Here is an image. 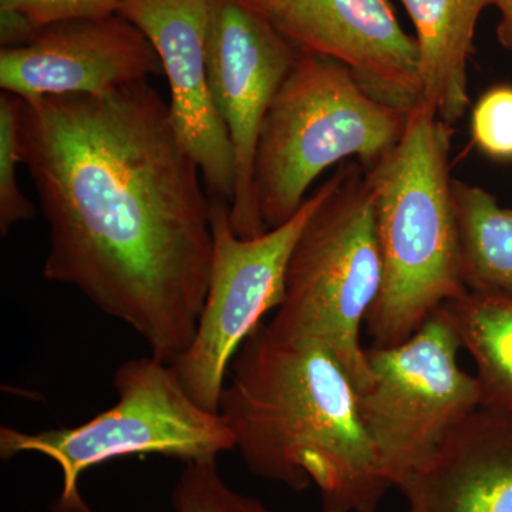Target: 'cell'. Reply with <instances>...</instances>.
Here are the masks:
<instances>
[{"label":"cell","mask_w":512,"mask_h":512,"mask_svg":"<svg viewBox=\"0 0 512 512\" xmlns=\"http://www.w3.org/2000/svg\"><path fill=\"white\" fill-rule=\"evenodd\" d=\"M501 13V23L498 26V39L505 49L512 52V0H493Z\"/></svg>","instance_id":"22"},{"label":"cell","mask_w":512,"mask_h":512,"mask_svg":"<svg viewBox=\"0 0 512 512\" xmlns=\"http://www.w3.org/2000/svg\"><path fill=\"white\" fill-rule=\"evenodd\" d=\"M382 281L375 198L362 165L346 161L293 248L284 302L269 325L322 343L338 357L357 392H365L372 372L360 332Z\"/></svg>","instance_id":"5"},{"label":"cell","mask_w":512,"mask_h":512,"mask_svg":"<svg viewBox=\"0 0 512 512\" xmlns=\"http://www.w3.org/2000/svg\"><path fill=\"white\" fill-rule=\"evenodd\" d=\"M296 53L298 47L245 0H212L207 30L208 84L234 153L229 220L241 238L266 232L254 184L256 148L266 113Z\"/></svg>","instance_id":"9"},{"label":"cell","mask_w":512,"mask_h":512,"mask_svg":"<svg viewBox=\"0 0 512 512\" xmlns=\"http://www.w3.org/2000/svg\"><path fill=\"white\" fill-rule=\"evenodd\" d=\"M444 306L476 363L481 407L512 416V299L467 292Z\"/></svg>","instance_id":"16"},{"label":"cell","mask_w":512,"mask_h":512,"mask_svg":"<svg viewBox=\"0 0 512 512\" xmlns=\"http://www.w3.org/2000/svg\"><path fill=\"white\" fill-rule=\"evenodd\" d=\"M407 512H512V416L478 409L397 485Z\"/></svg>","instance_id":"13"},{"label":"cell","mask_w":512,"mask_h":512,"mask_svg":"<svg viewBox=\"0 0 512 512\" xmlns=\"http://www.w3.org/2000/svg\"><path fill=\"white\" fill-rule=\"evenodd\" d=\"M293 46L348 67L383 103L421 100L419 50L389 0H245Z\"/></svg>","instance_id":"10"},{"label":"cell","mask_w":512,"mask_h":512,"mask_svg":"<svg viewBox=\"0 0 512 512\" xmlns=\"http://www.w3.org/2000/svg\"><path fill=\"white\" fill-rule=\"evenodd\" d=\"M471 137L478 150L494 160H512V87L485 92L471 116Z\"/></svg>","instance_id":"19"},{"label":"cell","mask_w":512,"mask_h":512,"mask_svg":"<svg viewBox=\"0 0 512 512\" xmlns=\"http://www.w3.org/2000/svg\"><path fill=\"white\" fill-rule=\"evenodd\" d=\"M212 0H123L119 15L136 25L157 50L171 90V113L181 140L200 167L211 200L231 207L234 153L212 101L207 30Z\"/></svg>","instance_id":"12"},{"label":"cell","mask_w":512,"mask_h":512,"mask_svg":"<svg viewBox=\"0 0 512 512\" xmlns=\"http://www.w3.org/2000/svg\"><path fill=\"white\" fill-rule=\"evenodd\" d=\"M113 383L117 403L80 426L35 433L0 429L2 460L36 453L62 470V493L52 512H93L80 494V477L114 458L163 456L192 463L217 460L235 448L224 417L202 409L170 363L153 356L128 360Z\"/></svg>","instance_id":"6"},{"label":"cell","mask_w":512,"mask_h":512,"mask_svg":"<svg viewBox=\"0 0 512 512\" xmlns=\"http://www.w3.org/2000/svg\"><path fill=\"white\" fill-rule=\"evenodd\" d=\"M220 414L251 473L295 491L315 485L322 512H376L393 488L355 383L316 340L262 323L229 367Z\"/></svg>","instance_id":"2"},{"label":"cell","mask_w":512,"mask_h":512,"mask_svg":"<svg viewBox=\"0 0 512 512\" xmlns=\"http://www.w3.org/2000/svg\"><path fill=\"white\" fill-rule=\"evenodd\" d=\"M453 197L467 291L512 299V210L460 180H453Z\"/></svg>","instance_id":"15"},{"label":"cell","mask_w":512,"mask_h":512,"mask_svg":"<svg viewBox=\"0 0 512 512\" xmlns=\"http://www.w3.org/2000/svg\"><path fill=\"white\" fill-rule=\"evenodd\" d=\"M37 28L15 10L0 9V43L2 47L25 45Z\"/></svg>","instance_id":"21"},{"label":"cell","mask_w":512,"mask_h":512,"mask_svg":"<svg viewBox=\"0 0 512 512\" xmlns=\"http://www.w3.org/2000/svg\"><path fill=\"white\" fill-rule=\"evenodd\" d=\"M416 29L421 103L453 127L466 114L468 60L481 12L493 0H400Z\"/></svg>","instance_id":"14"},{"label":"cell","mask_w":512,"mask_h":512,"mask_svg":"<svg viewBox=\"0 0 512 512\" xmlns=\"http://www.w3.org/2000/svg\"><path fill=\"white\" fill-rule=\"evenodd\" d=\"M453 127L417 103L396 147L365 171L375 198L383 281L366 320L375 346L404 342L466 295L450 154Z\"/></svg>","instance_id":"3"},{"label":"cell","mask_w":512,"mask_h":512,"mask_svg":"<svg viewBox=\"0 0 512 512\" xmlns=\"http://www.w3.org/2000/svg\"><path fill=\"white\" fill-rule=\"evenodd\" d=\"M22 99L9 92L0 93V234L8 237L19 222L32 220L35 207L19 188L16 171L20 161L19 113Z\"/></svg>","instance_id":"18"},{"label":"cell","mask_w":512,"mask_h":512,"mask_svg":"<svg viewBox=\"0 0 512 512\" xmlns=\"http://www.w3.org/2000/svg\"><path fill=\"white\" fill-rule=\"evenodd\" d=\"M333 187V175L279 227L255 238L232 229L229 204L211 200L212 259L207 296L190 348L173 363L202 409L220 413L222 390L239 349L285 298L286 271L309 218Z\"/></svg>","instance_id":"8"},{"label":"cell","mask_w":512,"mask_h":512,"mask_svg":"<svg viewBox=\"0 0 512 512\" xmlns=\"http://www.w3.org/2000/svg\"><path fill=\"white\" fill-rule=\"evenodd\" d=\"M407 117L367 92L348 67L298 49L256 148L254 184L265 228L291 220L332 165L356 158L372 170L399 143Z\"/></svg>","instance_id":"4"},{"label":"cell","mask_w":512,"mask_h":512,"mask_svg":"<svg viewBox=\"0 0 512 512\" xmlns=\"http://www.w3.org/2000/svg\"><path fill=\"white\" fill-rule=\"evenodd\" d=\"M18 138L49 225L43 278L82 292L173 365L204 308L212 227L170 103L147 80L22 100Z\"/></svg>","instance_id":"1"},{"label":"cell","mask_w":512,"mask_h":512,"mask_svg":"<svg viewBox=\"0 0 512 512\" xmlns=\"http://www.w3.org/2000/svg\"><path fill=\"white\" fill-rule=\"evenodd\" d=\"M161 73L157 50L119 13L45 26L0 50V87L22 100L107 93Z\"/></svg>","instance_id":"11"},{"label":"cell","mask_w":512,"mask_h":512,"mask_svg":"<svg viewBox=\"0 0 512 512\" xmlns=\"http://www.w3.org/2000/svg\"><path fill=\"white\" fill-rule=\"evenodd\" d=\"M123 0H0V9L15 10L37 29L76 19L116 15Z\"/></svg>","instance_id":"20"},{"label":"cell","mask_w":512,"mask_h":512,"mask_svg":"<svg viewBox=\"0 0 512 512\" xmlns=\"http://www.w3.org/2000/svg\"><path fill=\"white\" fill-rule=\"evenodd\" d=\"M460 349L444 305L399 345L366 349L372 384L359 393L360 414L393 487L481 409L477 377L458 366Z\"/></svg>","instance_id":"7"},{"label":"cell","mask_w":512,"mask_h":512,"mask_svg":"<svg viewBox=\"0 0 512 512\" xmlns=\"http://www.w3.org/2000/svg\"><path fill=\"white\" fill-rule=\"evenodd\" d=\"M171 501L175 512H271L261 501L232 490L221 477L217 460L187 463Z\"/></svg>","instance_id":"17"}]
</instances>
